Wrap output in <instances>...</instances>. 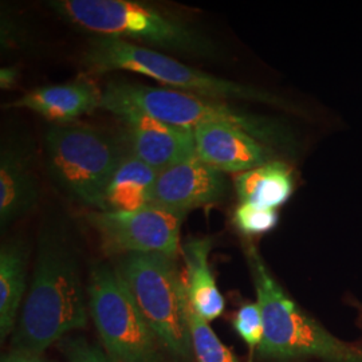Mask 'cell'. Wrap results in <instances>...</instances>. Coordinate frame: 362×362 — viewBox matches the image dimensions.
Listing matches in <instances>:
<instances>
[{
    "label": "cell",
    "instance_id": "cell-1",
    "mask_svg": "<svg viewBox=\"0 0 362 362\" xmlns=\"http://www.w3.org/2000/svg\"><path fill=\"white\" fill-rule=\"evenodd\" d=\"M86 297L74 248L64 228L47 224L10 351L42 356L71 330L83 329L90 315Z\"/></svg>",
    "mask_w": 362,
    "mask_h": 362
},
{
    "label": "cell",
    "instance_id": "cell-2",
    "mask_svg": "<svg viewBox=\"0 0 362 362\" xmlns=\"http://www.w3.org/2000/svg\"><path fill=\"white\" fill-rule=\"evenodd\" d=\"M50 8L73 26L98 37L124 39L167 52L209 59L212 39L176 15L136 0H55Z\"/></svg>",
    "mask_w": 362,
    "mask_h": 362
},
{
    "label": "cell",
    "instance_id": "cell-3",
    "mask_svg": "<svg viewBox=\"0 0 362 362\" xmlns=\"http://www.w3.org/2000/svg\"><path fill=\"white\" fill-rule=\"evenodd\" d=\"M248 264L263 318V339L259 354L288 360L318 357L332 362H362V353L332 336L286 296L272 278L255 247L247 251Z\"/></svg>",
    "mask_w": 362,
    "mask_h": 362
},
{
    "label": "cell",
    "instance_id": "cell-4",
    "mask_svg": "<svg viewBox=\"0 0 362 362\" xmlns=\"http://www.w3.org/2000/svg\"><path fill=\"white\" fill-rule=\"evenodd\" d=\"M163 254L119 257L116 270L161 346L176 362L194 361L185 279Z\"/></svg>",
    "mask_w": 362,
    "mask_h": 362
},
{
    "label": "cell",
    "instance_id": "cell-5",
    "mask_svg": "<svg viewBox=\"0 0 362 362\" xmlns=\"http://www.w3.org/2000/svg\"><path fill=\"white\" fill-rule=\"evenodd\" d=\"M45 152L52 180L67 196L93 211H107L109 182L127 156L121 137L90 125H52Z\"/></svg>",
    "mask_w": 362,
    "mask_h": 362
},
{
    "label": "cell",
    "instance_id": "cell-6",
    "mask_svg": "<svg viewBox=\"0 0 362 362\" xmlns=\"http://www.w3.org/2000/svg\"><path fill=\"white\" fill-rule=\"evenodd\" d=\"M82 64L89 74L124 70L152 78L167 85L169 89L211 100H252L266 104L286 105L269 93L215 77L203 70L185 65L164 52L124 39L112 37L93 39L82 55Z\"/></svg>",
    "mask_w": 362,
    "mask_h": 362
},
{
    "label": "cell",
    "instance_id": "cell-7",
    "mask_svg": "<svg viewBox=\"0 0 362 362\" xmlns=\"http://www.w3.org/2000/svg\"><path fill=\"white\" fill-rule=\"evenodd\" d=\"M101 109L115 116L139 112L188 129L207 124L235 125L247 130L262 143H274L281 136L270 121L233 109L219 100L136 82H109L105 86Z\"/></svg>",
    "mask_w": 362,
    "mask_h": 362
},
{
    "label": "cell",
    "instance_id": "cell-8",
    "mask_svg": "<svg viewBox=\"0 0 362 362\" xmlns=\"http://www.w3.org/2000/svg\"><path fill=\"white\" fill-rule=\"evenodd\" d=\"M86 291L91 320L112 361L168 362L116 267L94 264Z\"/></svg>",
    "mask_w": 362,
    "mask_h": 362
},
{
    "label": "cell",
    "instance_id": "cell-9",
    "mask_svg": "<svg viewBox=\"0 0 362 362\" xmlns=\"http://www.w3.org/2000/svg\"><path fill=\"white\" fill-rule=\"evenodd\" d=\"M185 214L149 204L137 211H93L85 219L106 255L163 254L176 259Z\"/></svg>",
    "mask_w": 362,
    "mask_h": 362
},
{
    "label": "cell",
    "instance_id": "cell-10",
    "mask_svg": "<svg viewBox=\"0 0 362 362\" xmlns=\"http://www.w3.org/2000/svg\"><path fill=\"white\" fill-rule=\"evenodd\" d=\"M227 187L224 173L194 153L158 172L152 204L187 215L220 202Z\"/></svg>",
    "mask_w": 362,
    "mask_h": 362
},
{
    "label": "cell",
    "instance_id": "cell-11",
    "mask_svg": "<svg viewBox=\"0 0 362 362\" xmlns=\"http://www.w3.org/2000/svg\"><path fill=\"white\" fill-rule=\"evenodd\" d=\"M117 117L122 122L121 140L127 153L157 172L196 153L194 129L175 127L139 112Z\"/></svg>",
    "mask_w": 362,
    "mask_h": 362
},
{
    "label": "cell",
    "instance_id": "cell-12",
    "mask_svg": "<svg viewBox=\"0 0 362 362\" xmlns=\"http://www.w3.org/2000/svg\"><path fill=\"white\" fill-rule=\"evenodd\" d=\"M194 134L197 156L223 173H243L272 161L264 143L239 127L207 124L196 127Z\"/></svg>",
    "mask_w": 362,
    "mask_h": 362
},
{
    "label": "cell",
    "instance_id": "cell-13",
    "mask_svg": "<svg viewBox=\"0 0 362 362\" xmlns=\"http://www.w3.org/2000/svg\"><path fill=\"white\" fill-rule=\"evenodd\" d=\"M104 90L89 77L28 91L8 107L28 109L54 125H66L101 109Z\"/></svg>",
    "mask_w": 362,
    "mask_h": 362
},
{
    "label": "cell",
    "instance_id": "cell-14",
    "mask_svg": "<svg viewBox=\"0 0 362 362\" xmlns=\"http://www.w3.org/2000/svg\"><path fill=\"white\" fill-rule=\"evenodd\" d=\"M40 188L31 153L19 141H7L0 152V223L7 227L38 206Z\"/></svg>",
    "mask_w": 362,
    "mask_h": 362
},
{
    "label": "cell",
    "instance_id": "cell-15",
    "mask_svg": "<svg viewBox=\"0 0 362 362\" xmlns=\"http://www.w3.org/2000/svg\"><path fill=\"white\" fill-rule=\"evenodd\" d=\"M211 248L212 240L209 238H189L181 246L189 305L207 322L219 318L226 308L224 298L211 270Z\"/></svg>",
    "mask_w": 362,
    "mask_h": 362
},
{
    "label": "cell",
    "instance_id": "cell-16",
    "mask_svg": "<svg viewBox=\"0 0 362 362\" xmlns=\"http://www.w3.org/2000/svg\"><path fill=\"white\" fill-rule=\"evenodd\" d=\"M233 185L239 204L278 209L294 192V175L285 163L272 160L258 168L239 173Z\"/></svg>",
    "mask_w": 362,
    "mask_h": 362
},
{
    "label": "cell",
    "instance_id": "cell-17",
    "mask_svg": "<svg viewBox=\"0 0 362 362\" xmlns=\"http://www.w3.org/2000/svg\"><path fill=\"white\" fill-rule=\"evenodd\" d=\"M28 250L21 240L3 243L0 250V338L11 336L26 293Z\"/></svg>",
    "mask_w": 362,
    "mask_h": 362
},
{
    "label": "cell",
    "instance_id": "cell-18",
    "mask_svg": "<svg viewBox=\"0 0 362 362\" xmlns=\"http://www.w3.org/2000/svg\"><path fill=\"white\" fill-rule=\"evenodd\" d=\"M157 176L156 169L127 153L109 182L107 211H137L152 204Z\"/></svg>",
    "mask_w": 362,
    "mask_h": 362
},
{
    "label": "cell",
    "instance_id": "cell-19",
    "mask_svg": "<svg viewBox=\"0 0 362 362\" xmlns=\"http://www.w3.org/2000/svg\"><path fill=\"white\" fill-rule=\"evenodd\" d=\"M188 325L192 338L194 360L197 362H240L233 350L226 346L211 329L209 322L188 305Z\"/></svg>",
    "mask_w": 362,
    "mask_h": 362
},
{
    "label": "cell",
    "instance_id": "cell-20",
    "mask_svg": "<svg viewBox=\"0 0 362 362\" xmlns=\"http://www.w3.org/2000/svg\"><path fill=\"white\" fill-rule=\"evenodd\" d=\"M233 220L240 233L250 236L262 235L270 233L276 227L278 211L251 204H238Z\"/></svg>",
    "mask_w": 362,
    "mask_h": 362
},
{
    "label": "cell",
    "instance_id": "cell-21",
    "mask_svg": "<svg viewBox=\"0 0 362 362\" xmlns=\"http://www.w3.org/2000/svg\"><path fill=\"white\" fill-rule=\"evenodd\" d=\"M233 329L250 346L251 351L259 348L263 339V318L258 302L243 305L233 317Z\"/></svg>",
    "mask_w": 362,
    "mask_h": 362
},
{
    "label": "cell",
    "instance_id": "cell-22",
    "mask_svg": "<svg viewBox=\"0 0 362 362\" xmlns=\"http://www.w3.org/2000/svg\"><path fill=\"white\" fill-rule=\"evenodd\" d=\"M59 344L66 362H113L104 350L93 346L85 338H64Z\"/></svg>",
    "mask_w": 362,
    "mask_h": 362
},
{
    "label": "cell",
    "instance_id": "cell-23",
    "mask_svg": "<svg viewBox=\"0 0 362 362\" xmlns=\"http://www.w3.org/2000/svg\"><path fill=\"white\" fill-rule=\"evenodd\" d=\"M1 362H52L42 356H33V354H23V353H15L8 351L1 357Z\"/></svg>",
    "mask_w": 362,
    "mask_h": 362
},
{
    "label": "cell",
    "instance_id": "cell-24",
    "mask_svg": "<svg viewBox=\"0 0 362 362\" xmlns=\"http://www.w3.org/2000/svg\"><path fill=\"white\" fill-rule=\"evenodd\" d=\"M18 79V70L15 67H3L0 70V88L3 90L11 89Z\"/></svg>",
    "mask_w": 362,
    "mask_h": 362
}]
</instances>
